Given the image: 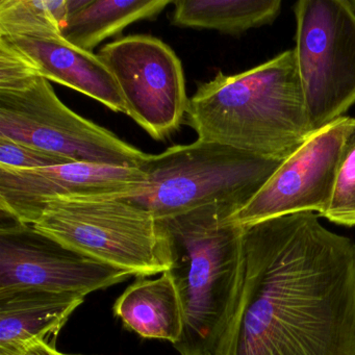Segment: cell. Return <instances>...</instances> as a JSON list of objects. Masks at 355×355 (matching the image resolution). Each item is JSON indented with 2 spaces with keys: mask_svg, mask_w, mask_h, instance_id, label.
Here are the masks:
<instances>
[{
  "mask_svg": "<svg viewBox=\"0 0 355 355\" xmlns=\"http://www.w3.org/2000/svg\"><path fill=\"white\" fill-rule=\"evenodd\" d=\"M199 140L286 159L313 134L294 49L238 74L218 72L189 101Z\"/></svg>",
  "mask_w": 355,
  "mask_h": 355,
  "instance_id": "cell-2",
  "label": "cell"
},
{
  "mask_svg": "<svg viewBox=\"0 0 355 355\" xmlns=\"http://www.w3.org/2000/svg\"><path fill=\"white\" fill-rule=\"evenodd\" d=\"M98 57L117 84L126 115L155 140L178 130L190 99L182 62L169 45L136 35L105 45Z\"/></svg>",
  "mask_w": 355,
  "mask_h": 355,
  "instance_id": "cell-8",
  "label": "cell"
},
{
  "mask_svg": "<svg viewBox=\"0 0 355 355\" xmlns=\"http://www.w3.org/2000/svg\"><path fill=\"white\" fill-rule=\"evenodd\" d=\"M69 12V0H1L0 36L62 34Z\"/></svg>",
  "mask_w": 355,
  "mask_h": 355,
  "instance_id": "cell-17",
  "label": "cell"
},
{
  "mask_svg": "<svg viewBox=\"0 0 355 355\" xmlns=\"http://www.w3.org/2000/svg\"><path fill=\"white\" fill-rule=\"evenodd\" d=\"M297 67L313 132L355 105V9L350 0H299Z\"/></svg>",
  "mask_w": 355,
  "mask_h": 355,
  "instance_id": "cell-6",
  "label": "cell"
},
{
  "mask_svg": "<svg viewBox=\"0 0 355 355\" xmlns=\"http://www.w3.org/2000/svg\"><path fill=\"white\" fill-rule=\"evenodd\" d=\"M351 1H352L353 7H354L355 9V0H351Z\"/></svg>",
  "mask_w": 355,
  "mask_h": 355,
  "instance_id": "cell-22",
  "label": "cell"
},
{
  "mask_svg": "<svg viewBox=\"0 0 355 355\" xmlns=\"http://www.w3.org/2000/svg\"><path fill=\"white\" fill-rule=\"evenodd\" d=\"M350 118L313 132L286 157L232 221L248 226L299 213L324 215L331 203Z\"/></svg>",
  "mask_w": 355,
  "mask_h": 355,
  "instance_id": "cell-10",
  "label": "cell"
},
{
  "mask_svg": "<svg viewBox=\"0 0 355 355\" xmlns=\"http://www.w3.org/2000/svg\"><path fill=\"white\" fill-rule=\"evenodd\" d=\"M39 78L35 64L7 38L0 37V92L28 88Z\"/></svg>",
  "mask_w": 355,
  "mask_h": 355,
  "instance_id": "cell-19",
  "label": "cell"
},
{
  "mask_svg": "<svg viewBox=\"0 0 355 355\" xmlns=\"http://www.w3.org/2000/svg\"><path fill=\"white\" fill-rule=\"evenodd\" d=\"M284 161L197 139L192 144L149 155L140 167L146 184L124 199L148 209L159 220L211 205L238 214Z\"/></svg>",
  "mask_w": 355,
  "mask_h": 355,
  "instance_id": "cell-4",
  "label": "cell"
},
{
  "mask_svg": "<svg viewBox=\"0 0 355 355\" xmlns=\"http://www.w3.org/2000/svg\"><path fill=\"white\" fill-rule=\"evenodd\" d=\"M114 315L143 338L175 344L184 331V311L178 288L167 272L155 279L140 277L114 304Z\"/></svg>",
  "mask_w": 355,
  "mask_h": 355,
  "instance_id": "cell-14",
  "label": "cell"
},
{
  "mask_svg": "<svg viewBox=\"0 0 355 355\" xmlns=\"http://www.w3.org/2000/svg\"><path fill=\"white\" fill-rule=\"evenodd\" d=\"M0 136L72 163L140 168L149 155L64 105L46 78L0 92Z\"/></svg>",
  "mask_w": 355,
  "mask_h": 355,
  "instance_id": "cell-7",
  "label": "cell"
},
{
  "mask_svg": "<svg viewBox=\"0 0 355 355\" xmlns=\"http://www.w3.org/2000/svg\"><path fill=\"white\" fill-rule=\"evenodd\" d=\"M172 22L180 28L241 35L269 26L282 11V0H180L174 1Z\"/></svg>",
  "mask_w": 355,
  "mask_h": 355,
  "instance_id": "cell-16",
  "label": "cell"
},
{
  "mask_svg": "<svg viewBox=\"0 0 355 355\" xmlns=\"http://www.w3.org/2000/svg\"><path fill=\"white\" fill-rule=\"evenodd\" d=\"M84 301L83 295L34 288L0 292V352L57 334Z\"/></svg>",
  "mask_w": 355,
  "mask_h": 355,
  "instance_id": "cell-13",
  "label": "cell"
},
{
  "mask_svg": "<svg viewBox=\"0 0 355 355\" xmlns=\"http://www.w3.org/2000/svg\"><path fill=\"white\" fill-rule=\"evenodd\" d=\"M171 0H69V16L62 35L84 51L93 49L110 37L140 20L159 15Z\"/></svg>",
  "mask_w": 355,
  "mask_h": 355,
  "instance_id": "cell-15",
  "label": "cell"
},
{
  "mask_svg": "<svg viewBox=\"0 0 355 355\" xmlns=\"http://www.w3.org/2000/svg\"><path fill=\"white\" fill-rule=\"evenodd\" d=\"M72 163L55 153L0 136V168L36 170Z\"/></svg>",
  "mask_w": 355,
  "mask_h": 355,
  "instance_id": "cell-20",
  "label": "cell"
},
{
  "mask_svg": "<svg viewBox=\"0 0 355 355\" xmlns=\"http://www.w3.org/2000/svg\"><path fill=\"white\" fill-rule=\"evenodd\" d=\"M7 219L0 226V292L34 288L86 297L132 276L62 244L34 225Z\"/></svg>",
  "mask_w": 355,
  "mask_h": 355,
  "instance_id": "cell-9",
  "label": "cell"
},
{
  "mask_svg": "<svg viewBox=\"0 0 355 355\" xmlns=\"http://www.w3.org/2000/svg\"><path fill=\"white\" fill-rule=\"evenodd\" d=\"M0 355H64L45 340H36L14 352H0Z\"/></svg>",
  "mask_w": 355,
  "mask_h": 355,
  "instance_id": "cell-21",
  "label": "cell"
},
{
  "mask_svg": "<svg viewBox=\"0 0 355 355\" xmlns=\"http://www.w3.org/2000/svg\"><path fill=\"white\" fill-rule=\"evenodd\" d=\"M236 211L211 205L161 220L169 245L170 268L184 311V331L173 345L180 355H209L238 296L244 226Z\"/></svg>",
  "mask_w": 355,
  "mask_h": 355,
  "instance_id": "cell-3",
  "label": "cell"
},
{
  "mask_svg": "<svg viewBox=\"0 0 355 355\" xmlns=\"http://www.w3.org/2000/svg\"><path fill=\"white\" fill-rule=\"evenodd\" d=\"M322 217L338 225L355 226V119L349 121L331 203Z\"/></svg>",
  "mask_w": 355,
  "mask_h": 355,
  "instance_id": "cell-18",
  "label": "cell"
},
{
  "mask_svg": "<svg viewBox=\"0 0 355 355\" xmlns=\"http://www.w3.org/2000/svg\"><path fill=\"white\" fill-rule=\"evenodd\" d=\"M140 168L70 163L36 170L0 168V211L15 221L34 225L45 207L62 197L130 198L142 190Z\"/></svg>",
  "mask_w": 355,
  "mask_h": 355,
  "instance_id": "cell-11",
  "label": "cell"
},
{
  "mask_svg": "<svg viewBox=\"0 0 355 355\" xmlns=\"http://www.w3.org/2000/svg\"><path fill=\"white\" fill-rule=\"evenodd\" d=\"M35 228L62 244L147 277L170 268L167 234L148 209L118 197H62L49 202Z\"/></svg>",
  "mask_w": 355,
  "mask_h": 355,
  "instance_id": "cell-5",
  "label": "cell"
},
{
  "mask_svg": "<svg viewBox=\"0 0 355 355\" xmlns=\"http://www.w3.org/2000/svg\"><path fill=\"white\" fill-rule=\"evenodd\" d=\"M64 355H85V354H66V353H64Z\"/></svg>",
  "mask_w": 355,
  "mask_h": 355,
  "instance_id": "cell-23",
  "label": "cell"
},
{
  "mask_svg": "<svg viewBox=\"0 0 355 355\" xmlns=\"http://www.w3.org/2000/svg\"><path fill=\"white\" fill-rule=\"evenodd\" d=\"M319 217L244 226L238 296L209 355H355V243Z\"/></svg>",
  "mask_w": 355,
  "mask_h": 355,
  "instance_id": "cell-1",
  "label": "cell"
},
{
  "mask_svg": "<svg viewBox=\"0 0 355 355\" xmlns=\"http://www.w3.org/2000/svg\"><path fill=\"white\" fill-rule=\"evenodd\" d=\"M5 38L22 51L47 80L87 95L116 113H126L117 84L98 55L74 46L59 33Z\"/></svg>",
  "mask_w": 355,
  "mask_h": 355,
  "instance_id": "cell-12",
  "label": "cell"
}]
</instances>
